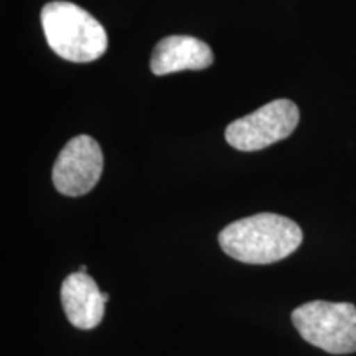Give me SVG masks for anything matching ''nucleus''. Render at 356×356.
I'll return each instance as SVG.
<instances>
[{"mask_svg": "<svg viewBox=\"0 0 356 356\" xmlns=\"http://www.w3.org/2000/svg\"><path fill=\"white\" fill-rule=\"evenodd\" d=\"M304 233L291 218L275 213L243 218L218 234L222 251L244 264H273L300 248Z\"/></svg>", "mask_w": 356, "mask_h": 356, "instance_id": "nucleus-1", "label": "nucleus"}, {"mask_svg": "<svg viewBox=\"0 0 356 356\" xmlns=\"http://www.w3.org/2000/svg\"><path fill=\"white\" fill-rule=\"evenodd\" d=\"M79 273H86V266H81V267H79Z\"/></svg>", "mask_w": 356, "mask_h": 356, "instance_id": "nucleus-8", "label": "nucleus"}, {"mask_svg": "<svg viewBox=\"0 0 356 356\" xmlns=\"http://www.w3.org/2000/svg\"><path fill=\"white\" fill-rule=\"evenodd\" d=\"M292 323L307 343L332 355L356 351V307L348 302L314 300L292 312Z\"/></svg>", "mask_w": 356, "mask_h": 356, "instance_id": "nucleus-3", "label": "nucleus"}, {"mask_svg": "<svg viewBox=\"0 0 356 356\" xmlns=\"http://www.w3.org/2000/svg\"><path fill=\"white\" fill-rule=\"evenodd\" d=\"M102 165L99 144L89 136H76L58 155L51 172L53 185L65 197H83L99 181Z\"/></svg>", "mask_w": 356, "mask_h": 356, "instance_id": "nucleus-5", "label": "nucleus"}, {"mask_svg": "<svg viewBox=\"0 0 356 356\" xmlns=\"http://www.w3.org/2000/svg\"><path fill=\"white\" fill-rule=\"evenodd\" d=\"M61 305L68 322L79 330H92L104 317V292L86 273H73L61 284Z\"/></svg>", "mask_w": 356, "mask_h": 356, "instance_id": "nucleus-6", "label": "nucleus"}, {"mask_svg": "<svg viewBox=\"0 0 356 356\" xmlns=\"http://www.w3.org/2000/svg\"><path fill=\"white\" fill-rule=\"evenodd\" d=\"M300 113L289 99L267 102L254 113L236 119L226 127V142L243 152H254L287 139L299 126Z\"/></svg>", "mask_w": 356, "mask_h": 356, "instance_id": "nucleus-4", "label": "nucleus"}, {"mask_svg": "<svg viewBox=\"0 0 356 356\" xmlns=\"http://www.w3.org/2000/svg\"><path fill=\"white\" fill-rule=\"evenodd\" d=\"M213 63V51L207 43L195 37L172 35L155 44L150 70L155 76L185 70H204Z\"/></svg>", "mask_w": 356, "mask_h": 356, "instance_id": "nucleus-7", "label": "nucleus"}, {"mask_svg": "<svg viewBox=\"0 0 356 356\" xmlns=\"http://www.w3.org/2000/svg\"><path fill=\"white\" fill-rule=\"evenodd\" d=\"M42 26L50 48L63 60L89 63L108 50V33L76 3L56 0L43 7Z\"/></svg>", "mask_w": 356, "mask_h": 356, "instance_id": "nucleus-2", "label": "nucleus"}]
</instances>
